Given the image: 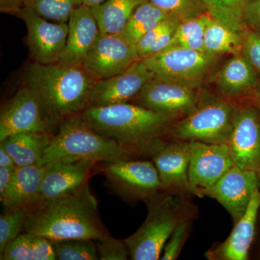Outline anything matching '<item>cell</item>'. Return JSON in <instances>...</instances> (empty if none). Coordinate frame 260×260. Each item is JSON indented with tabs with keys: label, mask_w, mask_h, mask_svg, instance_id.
<instances>
[{
	"label": "cell",
	"mask_w": 260,
	"mask_h": 260,
	"mask_svg": "<svg viewBox=\"0 0 260 260\" xmlns=\"http://www.w3.org/2000/svg\"><path fill=\"white\" fill-rule=\"evenodd\" d=\"M242 54L260 77V35L249 32L243 38Z\"/></svg>",
	"instance_id": "8d00e7d4"
},
{
	"label": "cell",
	"mask_w": 260,
	"mask_h": 260,
	"mask_svg": "<svg viewBox=\"0 0 260 260\" xmlns=\"http://www.w3.org/2000/svg\"><path fill=\"white\" fill-rule=\"evenodd\" d=\"M36 208L27 205L6 210L0 216V254L11 241L24 232L28 215Z\"/></svg>",
	"instance_id": "f546056e"
},
{
	"label": "cell",
	"mask_w": 260,
	"mask_h": 260,
	"mask_svg": "<svg viewBox=\"0 0 260 260\" xmlns=\"http://www.w3.org/2000/svg\"><path fill=\"white\" fill-rule=\"evenodd\" d=\"M191 143L177 140L165 143L153 155V162L159 174L161 190L189 191Z\"/></svg>",
	"instance_id": "e0dca14e"
},
{
	"label": "cell",
	"mask_w": 260,
	"mask_h": 260,
	"mask_svg": "<svg viewBox=\"0 0 260 260\" xmlns=\"http://www.w3.org/2000/svg\"><path fill=\"white\" fill-rule=\"evenodd\" d=\"M96 164L95 160H86L47 168L36 199V207L79 189L86 184L90 171Z\"/></svg>",
	"instance_id": "ffe728a7"
},
{
	"label": "cell",
	"mask_w": 260,
	"mask_h": 260,
	"mask_svg": "<svg viewBox=\"0 0 260 260\" xmlns=\"http://www.w3.org/2000/svg\"><path fill=\"white\" fill-rule=\"evenodd\" d=\"M17 167H0V196L5 194L10 185Z\"/></svg>",
	"instance_id": "ab89813d"
},
{
	"label": "cell",
	"mask_w": 260,
	"mask_h": 260,
	"mask_svg": "<svg viewBox=\"0 0 260 260\" xmlns=\"http://www.w3.org/2000/svg\"><path fill=\"white\" fill-rule=\"evenodd\" d=\"M133 155L115 140L97 133L80 114L61 123L40 164L49 168L86 160L112 162L132 159Z\"/></svg>",
	"instance_id": "277c9868"
},
{
	"label": "cell",
	"mask_w": 260,
	"mask_h": 260,
	"mask_svg": "<svg viewBox=\"0 0 260 260\" xmlns=\"http://www.w3.org/2000/svg\"><path fill=\"white\" fill-rule=\"evenodd\" d=\"M215 56L172 45L143 59L155 78L196 88L209 71Z\"/></svg>",
	"instance_id": "52a82bcc"
},
{
	"label": "cell",
	"mask_w": 260,
	"mask_h": 260,
	"mask_svg": "<svg viewBox=\"0 0 260 260\" xmlns=\"http://www.w3.org/2000/svg\"><path fill=\"white\" fill-rule=\"evenodd\" d=\"M34 234L23 232L11 241L2 254V260H32V241Z\"/></svg>",
	"instance_id": "e575fe53"
},
{
	"label": "cell",
	"mask_w": 260,
	"mask_h": 260,
	"mask_svg": "<svg viewBox=\"0 0 260 260\" xmlns=\"http://www.w3.org/2000/svg\"><path fill=\"white\" fill-rule=\"evenodd\" d=\"M148 0H106L90 8L104 34H119L140 5Z\"/></svg>",
	"instance_id": "cb8c5ba5"
},
{
	"label": "cell",
	"mask_w": 260,
	"mask_h": 260,
	"mask_svg": "<svg viewBox=\"0 0 260 260\" xmlns=\"http://www.w3.org/2000/svg\"><path fill=\"white\" fill-rule=\"evenodd\" d=\"M237 108L230 103L212 99L198 102L192 112L173 128V138L187 142L226 144Z\"/></svg>",
	"instance_id": "8992f818"
},
{
	"label": "cell",
	"mask_w": 260,
	"mask_h": 260,
	"mask_svg": "<svg viewBox=\"0 0 260 260\" xmlns=\"http://www.w3.org/2000/svg\"><path fill=\"white\" fill-rule=\"evenodd\" d=\"M25 4L42 18L56 23H68L73 12L83 3V0H27Z\"/></svg>",
	"instance_id": "4dcf8cb0"
},
{
	"label": "cell",
	"mask_w": 260,
	"mask_h": 260,
	"mask_svg": "<svg viewBox=\"0 0 260 260\" xmlns=\"http://www.w3.org/2000/svg\"><path fill=\"white\" fill-rule=\"evenodd\" d=\"M98 254L101 260H126L129 251L124 241L108 236L96 244Z\"/></svg>",
	"instance_id": "d590c367"
},
{
	"label": "cell",
	"mask_w": 260,
	"mask_h": 260,
	"mask_svg": "<svg viewBox=\"0 0 260 260\" xmlns=\"http://www.w3.org/2000/svg\"><path fill=\"white\" fill-rule=\"evenodd\" d=\"M47 168L41 165L17 167L13 180L5 194L0 196L5 211L34 205Z\"/></svg>",
	"instance_id": "44dd1931"
},
{
	"label": "cell",
	"mask_w": 260,
	"mask_h": 260,
	"mask_svg": "<svg viewBox=\"0 0 260 260\" xmlns=\"http://www.w3.org/2000/svg\"><path fill=\"white\" fill-rule=\"evenodd\" d=\"M169 18L168 13L148 0L135 10L121 32L137 45L147 32Z\"/></svg>",
	"instance_id": "484cf974"
},
{
	"label": "cell",
	"mask_w": 260,
	"mask_h": 260,
	"mask_svg": "<svg viewBox=\"0 0 260 260\" xmlns=\"http://www.w3.org/2000/svg\"><path fill=\"white\" fill-rule=\"evenodd\" d=\"M249 0H202L208 14L220 20L232 30H244V8Z\"/></svg>",
	"instance_id": "4316f807"
},
{
	"label": "cell",
	"mask_w": 260,
	"mask_h": 260,
	"mask_svg": "<svg viewBox=\"0 0 260 260\" xmlns=\"http://www.w3.org/2000/svg\"><path fill=\"white\" fill-rule=\"evenodd\" d=\"M53 128L40 99L28 85L20 88L0 114V141L24 133L52 134Z\"/></svg>",
	"instance_id": "9c48e42d"
},
{
	"label": "cell",
	"mask_w": 260,
	"mask_h": 260,
	"mask_svg": "<svg viewBox=\"0 0 260 260\" xmlns=\"http://www.w3.org/2000/svg\"><path fill=\"white\" fill-rule=\"evenodd\" d=\"M54 135L46 133H24L2 140L0 145L13 157L16 167L40 164Z\"/></svg>",
	"instance_id": "603a6c76"
},
{
	"label": "cell",
	"mask_w": 260,
	"mask_h": 260,
	"mask_svg": "<svg viewBox=\"0 0 260 260\" xmlns=\"http://www.w3.org/2000/svg\"><path fill=\"white\" fill-rule=\"evenodd\" d=\"M107 185L129 201H146L161 190V183L153 162L132 159L103 162Z\"/></svg>",
	"instance_id": "ba28073f"
},
{
	"label": "cell",
	"mask_w": 260,
	"mask_h": 260,
	"mask_svg": "<svg viewBox=\"0 0 260 260\" xmlns=\"http://www.w3.org/2000/svg\"><path fill=\"white\" fill-rule=\"evenodd\" d=\"M165 11L172 18L183 22L204 14L206 11L202 0H148Z\"/></svg>",
	"instance_id": "d6a6232c"
},
{
	"label": "cell",
	"mask_w": 260,
	"mask_h": 260,
	"mask_svg": "<svg viewBox=\"0 0 260 260\" xmlns=\"http://www.w3.org/2000/svg\"><path fill=\"white\" fill-rule=\"evenodd\" d=\"M234 165L258 173L260 167V114L256 108H237L226 143Z\"/></svg>",
	"instance_id": "4fadbf2b"
},
{
	"label": "cell",
	"mask_w": 260,
	"mask_h": 260,
	"mask_svg": "<svg viewBox=\"0 0 260 260\" xmlns=\"http://www.w3.org/2000/svg\"><path fill=\"white\" fill-rule=\"evenodd\" d=\"M14 13L28 28L27 44L34 61L42 64L59 62L68 40V23L42 18L27 4Z\"/></svg>",
	"instance_id": "30bf717a"
},
{
	"label": "cell",
	"mask_w": 260,
	"mask_h": 260,
	"mask_svg": "<svg viewBox=\"0 0 260 260\" xmlns=\"http://www.w3.org/2000/svg\"><path fill=\"white\" fill-rule=\"evenodd\" d=\"M260 174V167H259V172H258V175H259Z\"/></svg>",
	"instance_id": "f6af8a7d"
},
{
	"label": "cell",
	"mask_w": 260,
	"mask_h": 260,
	"mask_svg": "<svg viewBox=\"0 0 260 260\" xmlns=\"http://www.w3.org/2000/svg\"><path fill=\"white\" fill-rule=\"evenodd\" d=\"M23 232L52 241L99 242L110 235L99 216L98 201L88 183L36 207L27 218Z\"/></svg>",
	"instance_id": "6da1fadb"
},
{
	"label": "cell",
	"mask_w": 260,
	"mask_h": 260,
	"mask_svg": "<svg viewBox=\"0 0 260 260\" xmlns=\"http://www.w3.org/2000/svg\"><path fill=\"white\" fill-rule=\"evenodd\" d=\"M27 0H0L2 12H10L14 13L21 8Z\"/></svg>",
	"instance_id": "60d3db41"
},
{
	"label": "cell",
	"mask_w": 260,
	"mask_h": 260,
	"mask_svg": "<svg viewBox=\"0 0 260 260\" xmlns=\"http://www.w3.org/2000/svg\"><path fill=\"white\" fill-rule=\"evenodd\" d=\"M90 239L53 241L59 260H98L97 246Z\"/></svg>",
	"instance_id": "1f68e13d"
},
{
	"label": "cell",
	"mask_w": 260,
	"mask_h": 260,
	"mask_svg": "<svg viewBox=\"0 0 260 260\" xmlns=\"http://www.w3.org/2000/svg\"><path fill=\"white\" fill-rule=\"evenodd\" d=\"M66 46L59 62L83 65L101 34L99 24L91 10L80 5L70 15Z\"/></svg>",
	"instance_id": "ac0fdd59"
},
{
	"label": "cell",
	"mask_w": 260,
	"mask_h": 260,
	"mask_svg": "<svg viewBox=\"0 0 260 260\" xmlns=\"http://www.w3.org/2000/svg\"><path fill=\"white\" fill-rule=\"evenodd\" d=\"M259 175L234 165L208 191L207 196L216 200L237 223L246 213L253 194L259 189Z\"/></svg>",
	"instance_id": "2e32d148"
},
{
	"label": "cell",
	"mask_w": 260,
	"mask_h": 260,
	"mask_svg": "<svg viewBox=\"0 0 260 260\" xmlns=\"http://www.w3.org/2000/svg\"><path fill=\"white\" fill-rule=\"evenodd\" d=\"M148 215L143 225L124 239L133 260L160 259L164 246L181 220L189 217L172 195L157 193L145 201Z\"/></svg>",
	"instance_id": "5b68a950"
},
{
	"label": "cell",
	"mask_w": 260,
	"mask_h": 260,
	"mask_svg": "<svg viewBox=\"0 0 260 260\" xmlns=\"http://www.w3.org/2000/svg\"><path fill=\"white\" fill-rule=\"evenodd\" d=\"M25 79L40 99L53 129L89 107L97 82L83 65L37 61L29 65Z\"/></svg>",
	"instance_id": "3957f363"
},
{
	"label": "cell",
	"mask_w": 260,
	"mask_h": 260,
	"mask_svg": "<svg viewBox=\"0 0 260 260\" xmlns=\"http://www.w3.org/2000/svg\"><path fill=\"white\" fill-rule=\"evenodd\" d=\"M81 116L97 133L115 140L133 155H151L165 144L162 136L175 119L129 103L89 107Z\"/></svg>",
	"instance_id": "7a4b0ae2"
},
{
	"label": "cell",
	"mask_w": 260,
	"mask_h": 260,
	"mask_svg": "<svg viewBox=\"0 0 260 260\" xmlns=\"http://www.w3.org/2000/svg\"><path fill=\"white\" fill-rule=\"evenodd\" d=\"M138 105L177 118L192 112L199 102L195 88L154 78L136 97Z\"/></svg>",
	"instance_id": "5bb4252c"
},
{
	"label": "cell",
	"mask_w": 260,
	"mask_h": 260,
	"mask_svg": "<svg viewBox=\"0 0 260 260\" xmlns=\"http://www.w3.org/2000/svg\"><path fill=\"white\" fill-rule=\"evenodd\" d=\"M0 167H16L13 157L0 145Z\"/></svg>",
	"instance_id": "b9f144b4"
},
{
	"label": "cell",
	"mask_w": 260,
	"mask_h": 260,
	"mask_svg": "<svg viewBox=\"0 0 260 260\" xmlns=\"http://www.w3.org/2000/svg\"><path fill=\"white\" fill-rule=\"evenodd\" d=\"M242 44L243 38L240 32L210 16L205 31V54L215 57L225 53L239 54L242 49Z\"/></svg>",
	"instance_id": "d4e9b609"
},
{
	"label": "cell",
	"mask_w": 260,
	"mask_h": 260,
	"mask_svg": "<svg viewBox=\"0 0 260 260\" xmlns=\"http://www.w3.org/2000/svg\"><path fill=\"white\" fill-rule=\"evenodd\" d=\"M191 226V221L189 217L181 220L180 223L178 224L177 226L175 228L164 246L160 259L174 260L177 259L180 254L181 249L189 236Z\"/></svg>",
	"instance_id": "836d02e7"
},
{
	"label": "cell",
	"mask_w": 260,
	"mask_h": 260,
	"mask_svg": "<svg viewBox=\"0 0 260 260\" xmlns=\"http://www.w3.org/2000/svg\"><path fill=\"white\" fill-rule=\"evenodd\" d=\"M180 23L179 20L170 17L147 32L137 44L140 59L156 54L167 47Z\"/></svg>",
	"instance_id": "f1b7e54d"
},
{
	"label": "cell",
	"mask_w": 260,
	"mask_h": 260,
	"mask_svg": "<svg viewBox=\"0 0 260 260\" xmlns=\"http://www.w3.org/2000/svg\"><path fill=\"white\" fill-rule=\"evenodd\" d=\"M210 16L209 14L204 13L195 18L181 22L174 32L169 46H181L200 52L205 53V31Z\"/></svg>",
	"instance_id": "83f0119b"
},
{
	"label": "cell",
	"mask_w": 260,
	"mask_h": 260,
	"mask_svg": "<svg viewBox=\"0 0 260 260\" xmlns=\"http://www.w3.org/2000/svg\"><path fill=\"white\" fill-rule=\"evenodd\" d=\"M256 98H257L258 100L260 102V86L258 87L257 90L256 92Z\"/></svg>",
	"instance_id": "ee69618b"
},
{
	"label": "cell",
	"mask_w": 260,
	"mask_h": 260,
	"mask_svg": "<svg viewBox=\"0 0 260 260\" xmlns=\"http://www.w3.org/2000/svg\"><path fill=\"white\" fill-rule=\"evenodd\" d=\"M244 20L251 28L260 30V0H250L244 8Z\"/></svg>",
	"instance_id": "f35d334b"
},
{
	"label": "cell",
	"mask_w": 260,
	"mask_h": 260,
	"mask_svg": "<svg viewBox=\"0 0 260 260\" xmlns=\"http://www.w3.org/2000/svg\"><path fill=\"white\" fill-rule=\"evenodd\" d=\"M190 143L189 192L202 198L208 195L217 181L234 167V162L227 144Z\"/></svg>",
	"instance_id": "7c38bea8"
},
{
	"label": "cell",
	"mask_w": 260,
	"mask_h": 260,
	"mask_svg": "<svg viewBox=\"0 0 260 260\" xmlns=\"http://www.w3.org/2000/svg\"><path fill=\"white\" fill-rule=\"evenodd\" d=\"M106 0H83V3L89 8H92V7L102 4Z\"/></svg>",
	"instance_id": "7bdbcfd3"
},
{
	"label": "cell",
	"mask_w": 260,
	"mask_h": 260,
	"mask_svg": "<svg viewBox=\"0 0 260 260\" xmlns=\"http://www.w3.org/2000/svg\"><path fill=\"white\" fill-rule=\"evenodd\" d=\"M139 59L136 44L121 32H101L83 66L97 80H104L122 73Z\"/></svg>",
	"instance_id": "8fae6325"
},
{
	"label": "cell",
	"mask_w": 260,
	"mask_h": 260,
	"mask_svg": "<svg viewBox=\"0 0 260 260\" xmlns=\"http://www.w3.org/2000/svg\"><path fill=\"white\" fill-rule=\"evenodd\" d=\"M258 75L242 54H235L215 76L217 88L223 95L237 96L258 86Z\"/></svg>",
	"instance_id": "7402d4cb"
},
{
	"label": "cell",
	"mask_w": 260,
	"mask_h": 260,
	"mask_svg": "<svg viewBox=\"0 0 260 260\" xmlns=\"http://www.w3.org/2000/svg\"><path fill=\"white\" fill-rule=\"evenodd\" d=\"M155 78L143 59L135 61L119 74L97 80L94 85L89 107H103L128 103L138 96L145 84Z\"/></svg>",
	"instance_id": "9a60e30c"
},
{
	"label": "cell",
	"mask_w": 260,
	"mask_h": 260,
	"mask_svg": "<svg viewBox=\"0 0 260 260\" xmlns=\"http://www.w3.org/2000/svg\"><path fill=\"white\" fill-rule=\"evenodd\" d=\"M260 208V191L253 194L249 206L242 218L235 223L225 242L218 243L205 253L210 260H246L248 259L254 234L258 211Z\"/></svg>",
	"instance_id": "d6986e66"
},
{
	"label": "cell",
	"mask_w": 260,
	"mask_h": 260,
	"mask_svg": "<svg viewBox=\"0 0 260 260\" xmlns=\"http://www.w3.org/2000/svg\"><path fill=\"white\" fill-rule=\"evenodd\" d=\"M57 256L53 241L43 236L34 235L32 241V260H56Z\"/></svg>",
	"instance_id": "74e56055"
}]
</instances>
